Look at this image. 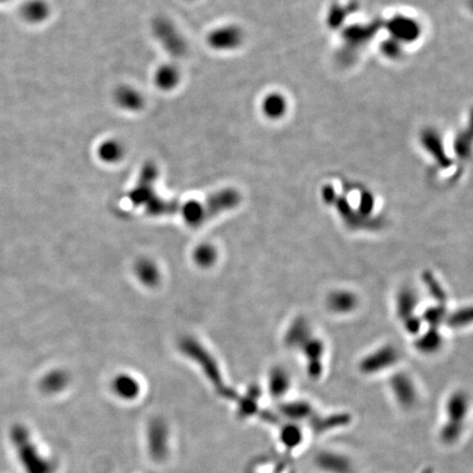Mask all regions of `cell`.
I'll use <instances>...</instances> for the list:
<instances>
[{"mask_svg": "<svg viewBox=\"0 0 473 473\" xmlns=\"http://www.w3.org/2000/svg\"><path fill=\"white\" fill-rule=\"evenodd\" d=\"M316 463L322 471L328 473H351L352 465L348 458L341 454L323 451L316 456Z\"/></svg>", "mask_w": 473, "mask_h": 473, "instance_id": "8992f818", "label": "cell"}, {"mask_svg": "<svg viewBox=\"0 0 473 473\" xmlns=\"http://www.w3.org/2000/svg\"><path fill=\"white\" fill-rule=\"evenodd\" d=\"M280 438L282 444L288 450H293L303 442L304 434L300 426L291 422L280 428Z\"/></svg>", "mask_w": 473, "mask_h": 473, "instance_id": "2e32d148", "label": "cell"}, {"mask_svg": "<svg viewBox=\"0 0 473 473\" xmlns=\"http://www.w3.org/2000/svg\"><path fill=\"white\" fill-rule=\"evenodd\" d=\"M463 424L447 421L440 431V438H442V442L445 444H449V445L457 442L463 434Z\"/></svg>", "mask_w": 473, "mask_h": 473, "instance_id": "ffe728a7", "label": "cell"}, {"mask_svg": "<svg viewBox=\"0 0 473 473\" xmlns=\"http://www.w3.org/2000/svg\"><path fill=\"white\" fill-rule=\"evenodd\" d=\"M391 388L399 404L403 408H411L417 401V390L408 376L396 375L391 380Z\"/></svg>", "mask_w": 473, "mask_h": 473, "instance_id": "5b68a950", "label": "cell"}, {"mask_svg": "<svg viewBox=\"0 0 473 473\" xmlns=\"http://www.w3.org/2000/svg\"><path fill=\"white\" fill-rule=\"evenodd\" d=\"M11 440L16 448L21 465L26 473H53L54 465L42 457L24 426H15L11 431Z\"/></svg>", "mask_w": 473, "mask_h": 473, "instance_id": "6da1fadb", "label": "cell"}, {"mask_svg": "<svg viewBox=\"0 0 473 473\" xmlns=\"http://www.w3.org/2000/svg\"><path fill=\"white\" fill-rule=\"evenodd\" d=\"M422 473H433V471L431 469H427V470L423 471Z\"/></svg>", "mask_w": 473, "mask_h": 473, "instance_id": "d4e9b609", "label": "cell"}, {"mask_svg": "<svg viewBox=\"0 0 473 473\" xmlns=\"http://www.w3.org/2000/svg\"><path fill=\"white\" fill-rule=\"evenodd\" d=\"M396 362V352L391 347H385L369 355L360 365L362 371L366 374L378 373L394 365Z\"/></svg>", "mask_w": 473, "mask_h": 473, "instance_id": "277c9868", "label": "cell"}, {"mask_svg": "<svg viewBox=\"0 0 473 473\" xmlns=\"http://www.w3.org/2000/svg\"><path fill=\"white\" fill-rule=\"evenodd\" d=\"M390 31L392 32L394 36L400 40H409L413 41L419 34V26L414 24L413 21L406 18L394 19L391 21L390 26H389Z\"/></svg>", "mask_w": 473, "mask_h": 473, "instance_id": "5bb4252c", "label": "cell"}, {"mask_svg": "<svg viewBox=\"0 0 473 473\" xmlns=\"http://www.w3.org/2000/svg\"><path fill=\"white\" fill-rule=\"evenodd\" d=\"M286 106L285 99L280 95H271L265 99L263 102V111L265 115L270 118H278L285 113Z\"/></svg>", "mask_w": 473, "mask_h": 473, "instance_id": "d6986e66", "label": "cell"}, {"mask_svg": "<svg viewBox=\"0 0 473 473\" xmlns=\"http://www.w3.org/2000/svg\"><path fill=\"white\" fill-rule=\"evenodd\" d=\"M154 81L162 90H171L180 81V72L173 65H163L156 72Z\"/></svg>", "mask_w": 473, "mask_h": 473, "instance_id": "4fadbf2b", "label": "cell"}, {"mask_svg": "<svg viewBox=\"0 0 473 473\" xmlns=\"http://www.w3.org/2000/svg\"><path fill=\"white\" fill-rule=\"evenodd\" d=\"M257 398L259 392L253 390L249 396L243 398L239 402V414L243 417H251L257 412Z\"/></svg>", "mask_w": 473, "mask_h": 473, "instance_id": "44dd1931", "label": "cell"}, {"mask_svg": "<svg viewBox=\"0 0 473 473\" xmlns=\"http://www.w3.org/2000/svg\"><path fill=\"white\" fill-rule=\"evenodd\" d=\"M358 299L353 294L347 293V291H337V293L332 294L328 300L330 308L335 312H350L356 306Z\"/></svg>", "mask_w": 473, "mask_h": 473, "instance_id": "9a60e30c", "label": "cell"}, {"mask_svg": "<svg viewBox=\"0 0 473 473\" xmlns=\"http://www.w3.org/2000/svg\"><path fill=\"white\" fill-rule=\"evenodd\" d=\"M115 102L118 106H121L124 110L138 111L144 106V98L143 95L135 90L134 88L123 87L118 88L115 91Z\"/></svg>", "mask_w": 473, "mask_h": 473, "instance_id": "ba28073f", "label": "cell"}, {"mask_svg": "<svg viewBox=\"0 0 473 473\" xmlns=\"http://www.w3.org/2000/svg\"><path fill=\"white\" fill-rule=\"evenodd\" d=\"M115 389L118 394L123 398H134L138 392V386L133 379L121 378L115 383Z\"/></svg>", "mask_w": 473, "mask_h": 473, "instance_id": "7402d4cb", "label": "cell"}, {"mask_svg": "<svg viewBox=\"0 0 473 473\" xmlns=\"http://www.w3.org/2000/svg\"><path fill=\"white\" fill-rule=\"evenodd\" d=\"M351 422V415L346 413L332 414L328 417H314L312 421V427L314 433L321 434L328 431L335 430L337 427L345 426Z\"/></svg>", "mask_w": 473, "mask_h": 473, "instance_id": "30bf717a", "label": "cell"}, {"mask_svg": "<svg viewBox=\"0 0 473 473\" xmlns=\"http://www.w3.org/2000/svg\"><path fill=\"white\" fill-rule=\"evenodd\" d=\"M243 35L241 30L234 26H223L216 29L209 35V45L213 49L227 51V49H234L239 47L241 44Z\"/></svg>", "mask_w": 473, "mask_h": 473, "instance_id": "3957f363", "label": "cell"}, {"mask_svg": "<svg viewBox=\"0 0 473 473\" xmlns=\"http://www.w3.org/2000/svg\"><path fill=\"white\" fill-rule=\"evenodd\" d=\"M385 54L389 55V56L396 57L399 54V45L396 42H388V43H385Z\"/></svg>", "mask_w": 473, "mask_h": 473, "instance_id": "cb8c5ba5", "label": "cell"}, {"mask_svg": "<svg viewBox=\"0 0 473 473\" xmlns=\"http://www.w3.org/2000/svg\"><path fill=\"white\" fill-rule=\"evenodd\" d=\"M469 409V400L463 392L450 396L447 403L448 421L463 424Z\"/></svg>", "mask_w": 473, "mask_h": 473, "instance_id": "9c48e42d", "label": "cell"}, {"mask_svg": "<svg viewBox=\"0 0 473 473\" xmlns=\"http://www.w3.org/2000/svg\"><path fill=\"white\" fill-rule=\"evenodd\" d=\"M440 339L438 335L431 333L427 335L423 339H419V348L424 352L430 353L435 350L436 347L440 346Z\"/></svg>", "mask_w": 473, "mask_h": 473, "instance_id": "603a6c76", "label": "cell"}, {"mask_svg": "<svg viewBox=\"0 0 473 473\" xmlns=\"http://www.w3.org/2000/svg\"><path fill=\"white\" fill-rule=\"evenodd\" d=\"M154 35L162 47L175 58H182L188 53V45L177 29L168 19L157 18L152 24Z\"/></svg>", "mask_w": 473, "mask_h": 473, "instance_id": "7a4b0ae2", "label": "cell"}, {"mask_svg": "<svg viewBox=\"0 0 473 473\" xmlns=\"http://www.w3.org/2000/svg\"><path fill=\"white\" fill-rule=\"evenodd\" d=\"M49 9L43 0H32L22 8V15L31 22H41L49 16Z\"/></svg>", "mask_w": 473, "mask_h": 473, "instance_id": "e0dca14e", "label": "cell"}, {"mask_svg": "<svg viewBox=\"0 0 473 473\" xmlns=\"http://www.w3.org/2000/svg\"><path fill=\"white\" fill-rule=\"evenodd\" d=\"M148 440H150V449L152 457L158 460L165 457L167 453L168 432L163 423L157 421L150 425Z\"/></svg>", "mask_w": 473, "mask_h": 473, "instance_id": "52a82bcc", "label": "cell"}, {"mask_svg": "<svg viewBox=\"0 0 473 473\" xmlns=\"http://www.w3.org/2000/svg\"><path fill=\"white\" fill-rule=\"evenodd\" d=\"M289 387H291V378L285 369L275 368L271 371L270 378H268V390H270L271 396L274 398L285 396Z\"/></svg>", "mask_w": 473, "mask_h": 473, "instance_id": "7c38bea8", "label": "cell"}, {"mask_svg": "<svg viewBox=\"0 0 473 473\" xmlns=\"http://www.w3.org/2000/svg\"><path fill=\"white\" fill-rule=\"evenodd\" d=\"M280 412L283 417L291 422H300L312 417L314 410L312 406L305 401L289 402L280 406Z\"/></svg>", "mask_w": 473, "mask_h": 473, "instance_id": "8fae6325", "label": "cell"}, {"mask_svg": "<svg viewBox=\"0 0 473 473\" xmlns=\"http://www.w3.org/2000/svg\"><path fill=\"white\" fill-rule=\"evenodd\" d=\"M123 145L118 141H106L99 147V156L106 162H116L123 157Z\"/></svg>", "mask_w": 473, "mask_h": 473, "instance_id": "ac0fdd59", "label": "cell"}]
</instances>
